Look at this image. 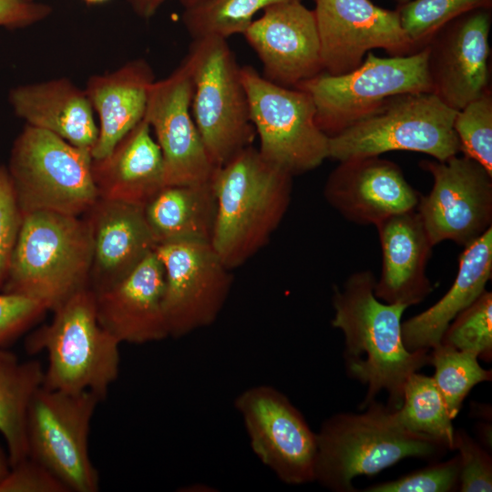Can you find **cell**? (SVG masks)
Listing matches in <instances>:
<instances>
[{
	"label": "cell",
	"instance_id": "cell-23",
	"mask_svg": "<svg viewBox=\"0 0 492 492\" xmlns=\"http://www.w3.org/2000/svg\"><path fill=\"white\" fill-rule=\"evenodd\" d=\"M92 175L98 198L139 207L165 186L162 154L144 118L108 155L92 159Z\"/></svg>",
	"mask_w": 492,
	"mask_h": 492
},
{
	"label": "cell",
	"instance_id": "cell-8",
	"mask_svg": "<svg viewBox=\"0 0 492 492\" xmlns=\"http://www.w3.org/2000/svg\"><path fill=\"white\" fill-rule=\"evenodd\" d=\"M187 61L193 83L191 114L207 153L219 168L251 146L256 132L247 93L227 39H193Z\"/></svg>",
	"mask_w": 492,
	"mask_h": 492
},
{
	"label": "cell",
	"instance_id": "cell-17",
	"mask_svg": "<svg viewBox=\"0 0 492 492\" xmlns=\"http://www.w3.org/2000/svg\"><path fill=\"white\" fill-rule=\"evenodd\" d=\"M490 7L471 10L438 30L426 44L435 94L458 111L490 90Z\"/></svg>",
	"mask_w": 492,
	"mask_h": 492
},
{
	"label": "cell",
	"instance_id": "cell-26",
	"mask_svg": "<svg viewBox=\"0 0 492 492\" xmlns=\"http://www.w3.org/2000/svg\"><path fill=\"white\" fill-rule=\"evenodd\" d=\"M492 276V228L464 247L455 281L445 295L422 313L402 322L409 351L432 350L441 343L450 323L486 290Z\"/></svg>",
	"mask_w": 492,
	"mask_h": 492
},
{
	"label": "cell",
	"instance_id": "cell-10",
	"mask_svg": "<svg viewBox=\"0 0 492 492\" xmlns=\"http://www.w3.org/2000/svg\"><path fill=\"white\" fill-rule=\"evenodd\" d=\"M241 78L262 158L292 176L329 158V137L317 126L306 91L275 84L251 66L241 67Z\"/></svg>",
	"mask_w": 492,
	"mask_h": 492
},
{
	"label": "cell",
	"instance_id": "cell-27",
	"mask_svg": "<svg viewBox=\"0 0 492 492\" xmlns=\"http://www.w3.org/2000/svg\"><path fill=\"white\" fill-rule=\"evenodd\" d=\"M216 210L211 181L165 185L143 207L157 245L179 241L210 243Z\"/></svg>",
	"mask_w": 492,
	"mask_h": 492
},
{
	"label": "cell",
	"instance_id": "cell-13",
	"mask_svg": "<svg viewBox=\"0 0 492 492\" xmlns=\"http://www.w3.org/2000/svg\"><path fill=\"white\" fill-rule=\"evenodd\" d=\"M420 167L432 175L433 187L415 210L434 246L451 241L466 247L492 228V174L481 164L457 154Z\"/></svg>",
	"mask_w": 492,
	"mask_h": 492
},
{
	"label": "cell",
	"instance_id": "cell-35",
	"mask_svg": "<svg viewBox=\"0 0 492 492\" xmlns=\"http://www.w3.org/2000/svg\"><path fill=\"white\" fill-rule=\"evenodd\" d=\"M459 486V457L433 462L397 479L375 484L363 492H451Z\"/></svg>",
	"mask_w": 492,
	"mask_h": 492
},
{
	"label": "cell",
	"instance_id": "cell-2",
	"mask_svg": "<svg viewBox=\"0 0 492 492\" xmlns=\"http://www.w3.org/2000/svg\"><path fill=\"white\" fill-rule=\"evenodd\" d=\"M292 177L252 145L216 169L211 183L217 210L210 244L230 270L269 242L290 205Z\"/></svg>",
	"mask_w": 492,
	"mask_h": 492
},
{
	"label": "cell",
	"instance_id": "cell-19",
	"mask_svg": "<svg viewBox=\"0 0 492 492\" xmlns=\"http://www.w3.org/2000/svg\"><path fill=\"white\" fill-rule=\"evenodd\" d=\"M339 162L326 179L323 196L344 219L375 226L392 215L415 210L420 194L396 163L379 156Z\"/></svg>",
	"mask_w": 492,
	"mask_h": 492
},
{
	"label": "cell",
	"instance_id": "cell-44",
	"mask_svg": "<svg viewBox=\"0 0 492 492\" xmlns=\"http://www.w3.org/2000/svg\"><path fill=\"white\" fill-rule=\"evenodd\" d=\"M83 1L88 5H98V4H103L108 0H83Z\"/></svg>",
	"mask_w": 492,
	"mask_h": 492
},
{
	"label": "cell",
	"instance_id": "cell-33",
	"mask_svg": "<svg viewBox=\"0 0 492 492\" xmlns=\"http://www.w3.org/2000/svg\"><path fill=\"white\" fill-rule=\"evenodd\" d=\"M441 343L469 352L486 362L492 359V292L485 290L458 313L446 330Z\"/></svg>",
	"mask_w": 492,
	"mask_h": 492
},
{
	"label": "cell",
	"instance_id": "cell-38",
	"mask_svg": "<svg viewBox=\"0 0 492 492\" xmlns=\"http://www.w3.org/2000/svg\"><path fill=\"white\" fill-rule=\"evenodd\" d=\"M47 311L40 302L15 293L0 292V349L24 333Z\"/></svg>",
	"mask_w": 492,
	"mask_h": 492
},
{
	"label": "cell",
	"instance_id": "cell-30",
	"mask_svg": "<svg viewBox=\"0 0 492 492\" xmlns=\"http://www.w3.org/2000/svg\"><path fill=\"white\" fill-rule=\"evenodd\" d=\"M302 0H202L184 8L182 23L192 39L228 37L243 34L264 8L282 2Z\"/></svg>",
	"mask_w": 492,
	"mask_h": 492
},
{
	"label": "cell",
	"instance_id": "cell-28",
	"mask_svg": "<svg viewBox=\"0 0 492 492\" xmlns=\"http://www.w3.org/2000/svg\"><path fill=\"white\" fill-rule=\"evenodd\" d=\"M44 372L39 361H21L14 353L0 349V434L11 466L28 456V412L43 386Z\"/></svg>",
	"mask_w": 492,
	"mask_h": 492
},
{
	"label": "cell",
	"instance_id": "cell-37",
	"mask_svg": "<svg viewBox=\"0 0 492 492\" xmlns=\"http://www.w3.org/2000/svg\"><path fill=\"white\" fill-rule=\"evenodd\" d=\"M22 219L6 166H0V291L7 276Z\"/></svg>",
	"mask_w": 492,
	"mask_h": 492
},
{
	"label": "cell",
	"instance_id": "cell-4",
	"mask_svg": "<svg viewBox=\"0 0 492 492\" xmlns=\"http://www.w3.org/2000/svg\"><path fill=\"white\" fill-rule=\"evenodd\" d=\"M92 252L91 229L83 215L27 213L1 292L35 299L54 311L89 288Z\"/></svg>",
	"mask_w": 492,
	"mask_h": 492
},
{
	"label": "cell",
	"instance_id": "cell-21",
	"mask_svg": "<svg viewBox=\"0 0 492 492\" xmlns=\"http://www.w3.org/2000/svg\"><path fill=\"white\" fill-rule=\"evenodd\" d=\"M83 216L92 233L89 288L94 292L122 280L157 247L143 207L98 198Z\"/></svg>",
	"mask_w": 492,
	"mask_h": 492
},
{
	"label": "cell",
	"instance_id": "cell-3",
	"mask_svg": "<svg viewBox=\"0 0 492 492\" xmlns=\"http://www.w3.org/2000/svg\"><path fill=\"white\" fill-rule=\"evenodd\" d=\"M361 413L331 415L316 432L314 481L334 492H356L354 478L374 476L407 457L438 459L449 450L439 440L414 433L396 409L368 403Z\"/></svg>",
	"mask_w": 492,
	"mask_h": 492
},
{
	"label": "cell",
	"instance_id": "cell-40",
	"mask_svg": "<svg viewBox=\"0 0 492 492\" xmlns=\"http://www.w3.org/2000/svg\"><path fill=\"white\" fill-rule=\"evenodd\" d=\"M51 6L33 0H0V26L20 28L46 19Z\"/></svg>",
	"mask_w": 492,
	"mask_h": 492
},
{
	"label": "cell",
	"instance_id": "cell-34",
	"mask_svg": "<svg viewBox=\"0 0 492 492\" xmlns=\"http://www.w3.org/2000/svg\"><path fill=\"white\" fill-rule=\"evenodd\" d=\"M453 126L460 152L492 174L491 89L456 111Z\"/></svg>",
	"mask_w": 492,
	"mask_h": 492
},
{
	"label": "cell",
	"instance_id": "cell-43",
	"mask_svg": "<svg viewBox=\"0 0 492 492\" xmlns=\"http://www.w3.org/2000/svg\"><path fill=\"white\" fill-rule=\"evenodd\" d=\"M200 1L202 0H179V4L183 6V8H187L191 5H194Z\"/></svg>",
	"mask_w": 492,
	"mask_h": 492
},
{
	"label": "cell",
	"instance_id": "cell-6",
	"mask_svg": "<svg viewBox=\"0 0 492 492\" xmlns=\"http://www.w3.org/2000/svg\"><path fill=\"white\" fill-rule=\"evenodd\" d=\"M456 114V110L433 93L391 97L364 118L329 137V158L343 161L405 150L445 161L460 152L453 126Z\"/></svg>",
	"mask_w": 492,
	"mask_h": 492
},
{
	"label": "cell",
	"instance_id": "cell-25",
	"mask_svg": "<svg viewBox=\"0 0 492 492\" xmlns=\"http://www.w3.org/2000/svg\"><path fill=\"white\" fill-rule=\"evenodd\" d=\"M154 82L153 70L142 58L88 78L84 90L99 119L93 159L108 155L143 119Z\"/></svg>",
	"mask_w": 492,
	"mask_h": 492
},
{
	"label": "cell",
	"instance_id": "cell-42",
	"mask_svg": "<svg viewBox=\"0 0 492 492\" xmlns=\"http://www.w3.org/2000/svg\"><path fill=\"white\" fill-rule=\"evenodd\" d=\"M10 466L8 454L0 446V480L6 475Z\"/></svg>",
	"mask_w": 492,
	"mask_h": 492
},
{
	"label": "cell",
	"instance_id": "cell-31",
	"mask_svg": "<svg viewBox=\"0 0 492 492\" xmlns=\"http://www.w3.org/2000/svg\"><path fill=\"white\" fill-rule=\"evenodd\" d=\"M429 364L435 368L433 378L453 419L470 390L492 377L491 370L483 368L476 354L443 343L430 350Z\"/></svg>",
	"mask_w": 492,
	"mask_h": 492
},
{
	"label": "cell",
	"instance_id": "cell-14",
	"mask_svg": "<svg viewBox=\"0 0 492 492\" xmlns=\"http://www.w3.org/2000/svg\"><path fill=\"white\" fill-rule=\"evenodd\" d=\"M164 269L163 308L169 337L180 338L212 324L232 285L231 271L210 242L157 245Z\"/></svg>",
	"mask_w": 492,
	"mask_h": 492
},
{
	"label": "cell",
	"instance_id": "cell-5",
	"mask_svg": "<svg viewBox=\"0 0 492 492\" xmlns=\"http://www.w3.org/2000/svg\"><path fill=\"white\" fill-rule=\"evenodd\" d=\"M46 325L26 341L29 354L46 352L43 386L58 391H92L103 400L119 374L120 343L98 322L95 293L86 288L54 311Z\"/></svg>",
	"mask_w": 492,
	"mask_h": 492
},
{
	"label": "cell",
	"instance_id": "cell-16",
	"mask_svg": "<svg viewBox=\"0 0 492 492\" xmlns=\"http://www.w3.org/2000/svg\"><path fill=\"white\" fill-rule=\"evenodd\" d=\"M193 83L185 59L149 90L144 118L160 149L165 185L210 182L212 164L191 114Z\"/></svg>",
	"mask_w": 492,
	"mask_h": 492
},
{
	"label": "cell",
	"instance_id": "cell-24",
	"mask_svg": "<svg viewBox=\"0 0 492 492\" xmlns=\"http://www.w3.org/2000/svg\"><path fill=\"white\" fill-rule=\"evenodd\" d=\"M9 101L27 125L90 151L97 142L98 126L89 99L67 78L16 87L10 91Z\"/></svg>",
	"mask_w": 492,
	"mask_h": 492
},
{
	"label": "cell",
	"instance_id": "cell-32",
	"mask_svg": "<svg viewBox=\"0 0 492 492\" xmlns=\"http://www.w3.org/2000/svg\"><path fill=\"white\" fill-rule=\"evenodd\" d=\"M490 7L492 0H410L395 9L416 51L444 26L471 10Z\"/></svg>",
	"mask_w": 492,
	"mask_h": 492
},
{
	"label": "cell",
	"instance_id": "cell-20",
	"mask_svg": "<svg viewBox=\"0 0 492 492\" xmlns=\"http://www.w3.org/2000/svg\"><path fill=\"white\" fill-rule=\"evenodd\" d=\"M163 292L164 269L154 251L122 280L94 292L98 322L120 343L166 339Z\"/></svg>",
	"mask_w": 492,
	"mask_h": 492
},
{
	"label": "cell",
	"instance_id": "cell-22",
	"mask_svg": "<svg viewBox=\"0 0 492 492\" xmlns=\"http://www.w3.org/2000/svg\"><path fill=\"white\" fill-rule=\"evenodd\" d=\"M382 250L374 295L386 303L418 304L433 291L426 266L434 248L415 210L392 215L375 225Z\"/></svg>",
	"mask_w": 492,
	"mask_h": 492
},
{
	"label": "cell",
	"instance_id": "cell-11",
	"mask_svg": "<svg viewBox=\"0 0 492 492\" xmlns=\"http://www.w3.org/2000/svg\"><path fill=\"white\" fill-rule=\"evenodd\" d=\"M103 399L92 391L70 393L42 386L27 417L28 456L48 468L69 492H97L99 474L88 450L91 420Z\"/></svg>",
	"mask_w": 492,
	"mask_h": 492
},
{
	"label": "cell",
	"instance_id": "cell-41",
	"mask_svg": "<svg viewBox=\"0 0 492 492\" xmlns=\"http://www.w3.org/2000/svg\"><path fill=\"white\" fill-rule=\"evenodd\" d=\"M167 1L169 0H127L134 13L143 19L152 17Z\"/></svg>",
	"mask_w": 492,
	"mask_h": 492
},
{
	"label": "cell",
	"instance_id": "cell-7",
	"mask_svg": "<svg viewBox=\"0 0 492 492\" xmlns=\"http://www.w3.org/2000/svg\"><path fill=\"white\" fill-rule=\"evenodd\" d=\"M89 149L27 125L6 166L22 215L53 211L82 216L97 200Z\"/></svg>",
	"mask_w": 492,
	"mask_h": 492
},
{
	"label": "cell",
	"instance_id": "cell-36",
	"mask_svg": "<svg viewBox=\"0 0 492 492\" xmlns=\"http://www.w3.org/2000/svg\"><path fill=\"white\" fill-rule=\"evenodd\" d=\"M459 457L461 492H490L492 490V458L488 451L465 430L455 429L454 451Z\"/></svg>",
	"mask_w": 492,
	"mask_h": 492
},
{
	"label": "cell",
	"instance_id": "cell-1",
	"mask_svg": "<svg viewBox=\"0 0 492 492\" xmlns=\"http://www.w3.org/2000/svg\"><path fill=\"white\" fill-rule=\"evenodd\" d=\"M375 282L371 271H361L342 288L334 286L331 323L343 334L346 373L367 386L360 409L383 391L388 395L387 405L398 409L408 377L429 364L430 350L406 349L402 316L408 307L376 298Z\"/></svg>",
	"mask_w": 492,
	"mask_h": 492
},
{
	"label": "cell",
	"instance_id": "cell-12",
	"mask_svg": "<svg viewBox=\"0 0 492 492\" xmlns=\"http://www.w3.org/2000/svg\"><path fill=\"white\" fill-rule=\"evenodd\" d=\"M251 448L283 483L314 482L316 433L291 400L277 388L259 384L237 395Z\"/></svg>",
	"mask_w": 492,
	"mask_h": 492
},
{
	"label": "cell",
	"instance_id": "cell-39",
	"mask_svg": "<svg viewBox=\"0 0 492 492\" xmlns=\"http://www.w3.org/2000/svg\"><path fill=\"white\" fill-rule=\"evenodd\" d=\"M0 492H69L48 468L27 456L10 466L0 480Z\"/></svg>",
	"mask_w": 492,
	"mask_h": 492
},
{
	"label": "cell",
	"instance_id": "cell-15",
	"mask_svg": "<svg viewBox=\"0 0 492 492\" xmlns=\"http://www.w3.org/2000/svg\"><path fill=\"white\" fill-rule=\"evenodd\" d=\"M323 72L341 75L358 67L373 49L391 56L416 52L396 10L371 0H313Z\"/></svg>",
	"mask_w": 492,
	"mask_h": 492
},
{
	"label": "cell",
	"instance_id": "cell-29",
	"mask_svg": "<svg viewBox=\"0 0 492 492\" xmlns=\"http://www.w3.org/2000/svg\"><path fill=\"white\" fill-rule=\"evenodd\" d=\"M396 414L406 429L439 440L454 451L453 418L433 376L415 372L408 377Z\"/></svg>",
	"mask_w": 492,
	"mask_h": 492
},
{
	"label": "cell",
	"instance_id": "cell-9",
	"mask_svg": "<svg viewBox=\"0 0 492 492\" xmlns=\"http://www.w3.org/2000/svg\"><path fill=\"white\" fill-rule=\"evenodd\" d=\"M296 88L306 91L315 107V121L328 137L336 135L377 108L387 98L432 93L427 48L407 56L380 57L369 51L355 69L323 72Z\"/></svg>",
	"mask_w": 492,
	"mask_h": 492
},
{
	"label": "cell",
	"instance_id": "cell-18",
	"mask_svg": "<svg viewBox=\"0 0 492 492\" xmlns=\"http://www.w3.org/2000/svg\"><path fill=\"white\" fill-rule=\"evenodd\" d=\"M242 35L275 84L296 87L323 72L314 13L302 1L264 8Z\"/></svg>",
	"mask_w": 492,
	"mask_h": 492
},
{
	"label": "cell",
	"instance_id": "cell-45",
	"mask_svg": "<svg viewBox=\"0 0 492 492\" xmlns=\"http://www.w3.org/2000/svg\"><path fill=\"white\" fill-rule=\"evenodd\" d=\"M395 1H397L399 3V5H402V4H405V3H406V2H408L410 0H395Z\"/></svg>",
	"mask_w": 492,
	"mask_h": 492
}]
</instances>
